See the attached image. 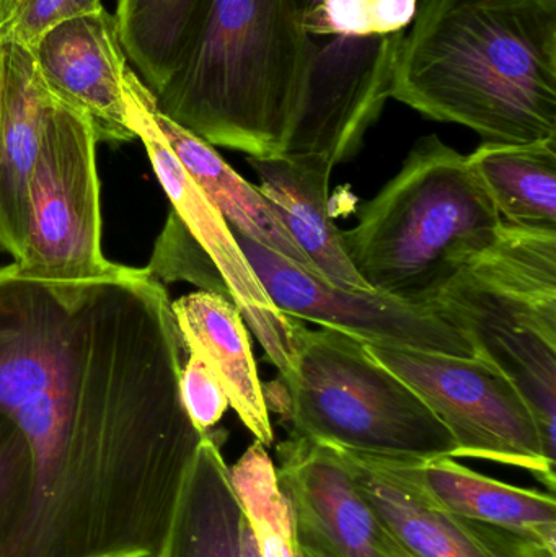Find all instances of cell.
Here are the masks:
<instances>
[{
  "label": "cell",
  "instance_id": "1",
  "mask_svg": "<svg viewBox=\"0 0 556 557\" xmlns=\"http://www.w3.org/2000/svg\"><path fill=\"white\" fill-rule=\"evenodd\" d=\"M172 300L146 268L51 285L0 267V412L32 500L0 557H157L205 435L180 393Z\"/></svg>",
  "mask_w": 556,
  "mask_h": 557
},
{
  "label": "cell",
  "instance_id": "2",
  "mask_svg": "<svg viewBox=\"0 0 556 557\" xmlns=\"http://www.w3.org/2000/svg\"><path fill=\"white\" fill-rule=\"evenodd\" d=\"M391 97L485 143L556 139V0H421Z\"/></svg>",
  "mask_w": 556,
  "mask_h": 557
},
{
  "label": "cell",
  "instance_id": "3",
  "mask_svg": "<svg viewBox=\"0 0 556 557\" xmlns=\"http://www.w3.org/2000/svg\"><path fill=\"white\" fill-rule=\"evenodd\" d=\"M312 39L293 0H206L156 97L212 147L281 156L299 116Z\"/></svg>",
  "mask_w": 556,
  "mask_h": 557
},
{
  "label": "cell",
  "instance_id": "4",
  "mask_svg": "<svg viewBox=\"0 0 556 557\" xmlns=\"http://www.w3.org/2000/svg\"><path fill=\"white\" fill-rule=\"evenodd\" d=\"M502 228L467 156L428 136L342 237L372 290L430 307L462 267L495 244Z\"/></svg>",
  "mask_w": 556,
  "mask_h": 557
},
{
  "label": "cell",
  "instance_id": "5",
  "mask_svg": "<svg viewBox=\"0 0 556 557\" xmlns=\"http://www.w3.org/2000/svg\"><path fill=\"white\" fill-rule=\"evenodd\" d=\"M430 307L519 389L556 458V232L503 224Z\"/></svg>",
  "mask_w": 556,
  "mask_h": 557
},
{
  "label": "cell",
  "instance_id": "6",
  "mask_svg": "<svg viewBox=\"0 0 556 557\" xmlns=\"http://www.w3.org/2000/svg\"><path fill=\"white\" fill-rule=\"evenodd\" d=\"M284 421L291 434L366 457L430 461L453 457L456 442L427 403L365 344L336 331H294Z\"/></svg>",
  "mask_w": 556,
  "mask_h": 557
},
{
  "label": "cell",
  "instance_id": "7",
  "mask_svg": "<svg viewBox=\"0 0 556 557\" xmlns=\"http://www.w3.org/2000/svg\"><path fill=\"white\" fill-rule=\"evenodd\" d=\"M97 144L90 120L51 94L29 176L25 248L10 263L18 276L77 285L120 267L101 248Z\"/></svg>",
  "mask_w": 556,
  "mask_h": 557
},
{
  "label": "cell",
  "instance_id": "8",
  "mask_svg": "<svg viewBox=\"0 0 556 557\" xmlns=\"http://www.w3.org/2000/svg\"><path fill=\"white\" fill-rule=\"evenodd\" d=\"M400 376L446 425L454 458H475L528 471L555 494L556 458L519 389L479 357L366 346Z\"/></svg>",
  "mask_w": 556,
  "mask_h": 557
},
{
  "label": "cell",
  "instance_id": "9",
  "mask_svg": "<svg viewBox=\"0 0 556 557\" xmlns=\"http://www.w3.org/2000/svg\"><path fill=\"white\" fill-rule=\"evenodd\" d=\"M231 231L268 297L287 318L319 324L366 346L475 357L466 337L433 307L336 287L235 228Z\"/></svg>",
  "mask_w": 556,
  "mask_h": 557
},
{
  "label": "cell",
  "instance_id": "10",
  "mask_svg": "<svg viewBox=\"0 0 556 557\" xmlns=\"http://www.w3.org/2000/svg\"><path fill=\"white\" fill-rule=\"evenodd\" d=\"M124 101L131 127L146 147L172 211L214 263L227 287L228 300L240 311L281 379H286L293 369L294 331L299 321L281 313L268 297L227 222L183 169L157 127L152 91L131 67L124 74Z\"/></svg>",
  "mask_w": 556,
  "mask_h": 557
},
{
  "label": "cell",
  "instance_id": "11",
  "mask_svg": "<svg viewBox=\"0 0 556 557\" xmlns=\"http://www.w3.org/2000/svg\"><path fill=\"white\" fill-rule=\"evenodd\" d=\"M338 451L369 506L410 557H556L529 536L456 516L434 503L415 476V461Z\"/></svg>",
  "mask_w": 556,
  "mask_h": 557
},
{
  "label": "cell",
  "instance_id": "12",
  "mask_svg": "<svg viewBox=\"0 0 556 557\" xmlns=\"http://www.w3.org/2000/svg\"><path fill=\"white\" fill-rule=\"evenodd\" d=\"M276 473L296 530L335 557H410L385 529L336 448L291 434Z\"/></svg>",
  "mask_w": 556,
  "mask_h": 557
},
{
  "label": "cell",
  "instance_id": "13",
  "mask_svg": "<svg viewBox=\"0 0 556 557\" xmlns=\"http://www.w3.org/2000/svg\"><path fill=\"white\" fill-rule=\"evenodd\" d=\"M46 87L90 120L98 143L137 139L127 120V55L114 15L101 9L49 29L32 48Z\"/></svg>",
  "mask_w": 556,
  "mask_h": 557
},
{
  "label": "cell",
  "instance_id": "14",
  "mask_svg": "<svg viewBox=\"0 0 556 557\" xmlns=\"http://www.w3.org/2000/svg\"><path fill=\"white\" fill-rule=\"evenodd\" d=\"M248 163L260 176L261 195L317 273L346 290L374 292L349 261L330 209L332 160L320 153H281L248 157Z\"/></svg>",
  "mask_w": 556,
  "mask_h": 557
},
{
  "label": "cell",
  "instance_id": "15",
  "mask_svg": "<svg viewBox=\"0 0 556 557\" xmlns=\"http://www.w3.org/2000/svg\"><path fill=\"white\" fill-rule=\"evenodd\" d=\"M172 310L185 352L206 363L242 424L255 441L271 447L270 409L240 311L224 295L205 290L173 300Z\"/></svg>",
  "mask_w": 556,
  "mask_h": 557
},
{
  "label": "cell",
  "instance_id": "16",
  "mask_svg": "<svg viewBox=\"0 0 556 557\" xmlns=\"http://www.w3.org/2000/svg\"><path fill=\"white\" fill-rule=\"evenodd\" d=\"M0 94V250L18 261L25 248L28 185L51 91L32 49L2 41Z\"/></svg>",
  "mask_w": 556,
  "mask_h": 557
},
{
  "label": "cell",
  "instance_id": "17",
  "mask_svg": "<svg viewBox=\"0 0 556 557\" xmlns=\"http://www.w3.org/2000/svg\"><path fill=\"white\" fill-rule=\"evenodd\" d=\"M413 471L424 493L449 512L529 536L556 552L555 494L503 483L453 457L415 461Z\"/></svg>",
  "mask_w": 556,
  "mask_h": 557
},
{
  "label": "cell",
  "instance_id": "18",
  "mask_svg": "<svg viewBox=\"0 0 556 557\" xmlns=\"http://www.w3.org/2000/svg\"><path fill=\"white\" fill-rule=\"evenodd\" d=\"M221 445L212 431L199 444L157 557H240L245 516Z\"/></svg>",
  "mask_w": 556,
  "mask_h": 557
},
{
  "label": "cell",
  "instance_id": "19",
  "mask_svg": "<svg viewBox=\"0 0 556 557\" xmlns=\"http://www.w3.org/2000/svg\"><path fill=\"white\" fill-rule=\"evenodd\" d=\"M152 116L183 169L221 212L228 227L320 276L257 186L242 178L214 147L166 117L157 107L156 97Z\"/></svg>",
  "mask_w": 556,
  "mask_h": 557
},
{
  "label": "cell",
  "instance_id": "20",
  "mask_svg": "<svg viewBox=\"0 0 556 557\" xmlns=\"http://www.w3.org/2000/svg\"><path fill=\"white\" fill-rule=\"evenodd\" d=\"M467 163L503 224L556 232V139L483 143Z\"/></svg>",
  "mask_w": 556,
  "mask_h": 557
},
{
  "label": "cell",
  "instance_id": "21",
  "mask_svg": "<svg viewBox=\"0 0 556 557\" xmlns=\"http://www.w3.org/2000/svg\"><path fill=\"white\" fill-rule=\"evenodd\" d=\"M206 0H116L118 35L136 74L162 90Z\"/></svg>",
  "mask_w": 556,
  "mask_h": 557
},
{
  "label": "cell",
  "instance_id": "22",
  "mask_svg": "<svg viewBox=\"0 0 556 557\" xmlns=\"http://www.w3.org/2000/svg\"><path fill=\"white\" fill-rule=\"evenodd\" d=\"M231 481L260 556L300 557L293 507L268 448L255 441L231 467Z\"/></svg>",
  "mask_w": 556,
  "mask_h": 557
},
{
  "label": "cell",
  "instance_id": "23",
  "mask_svg": "<svg viewBox=\"0 0 556 557\" xmlns=\"http://www.w3.org/2000/svg\"><path fill=\"white\" fill-rule=\"evenodd\" d=\"M32 484L28 442L15 422L0 412V555L25 522Z\"/></svg>",
  "mask_w": 556,
  "mask_h": 557
},
{
  "label": "cell",
  "instance_id": "24",
  "mask_svg": "<svg viewBox=\"0 0 556 557\" xmlns=\"http://www.w3.org/2000/svg\"><path fill=\"white\" fill-rule=\"evenodd\" d=\"M150 276L162 282L186 281L201 290L215 292L228 298L227 287L214 263L186 231L175 212L170 211L165 228L157 238L149 267Z\"/></svg>",
  "mask_w": 556,
  "mask_h": 557
},
{
  "label": "cell",
  "instance_id": "25",
  "mask_svg": "<svg viewBox=\"0 0 556 557\" xmlns=\"http://www.w3.org/2000/svg\"><path fill=\"white\" fill-rule=\"evenodd\" d=\"M101 9V0H0V39L32 49L59 23Z\"/></svg>",
  "mask_w": 556,
  "mask_h": 557
},
{
  "label": "cell",
  "instance_id": "26",
  "mask_svg": "<svg viewBox=\"0 0 556 557\" xmlns=\"http://www.w3.org/2000/svg\"><path fill=\"white\" fill-rule=\"evenodd\" d=\"M183 406L199 432L212 431L228 409V399L206 363L188 354L180 372Z\"/></svg>",
  "mask_w": 556,
  "mask_h": 557
},
{
  "label": "cell",
  "instance_id": "27",
  "mask_svg": "<svg viewBox=\"0 0 556 557\" xmlns=\"http://www.w3.org/2000/svg\"><path fill=\"white\" fill-rule=\"evenodd\" d=\"M297 543H299L300 557H335L332 553L326 552L319 542L297 532Z\"/></svg>",
  "mask_w": 556,
  "mask_h": 557
},
{
  "label": "cell",
  "instance_id": "28",
  "mask_svg": "<svg viewBox=\"0 0 556 557\" xmlns=\"http://www.w3.org/2000/svg\"><path fill=\"white\" fill-rule=\"evenodd\" d=\"M240 557H261L247 519H245L244 530H242Z\"/></svg>",
  "mask_w": 556,
  "mask_h": 557
},
{
  "label": "cell",
  "instance_id": "29",
  "mask_svg": "<svg viewBox=\"0 0 556 557\" xmlns=\"http://www.w3.org/2000/svg\"><path fill=\"white\" fill-rule=\"evenodd\" d=\"M293 2L294 5H296L300 20H302L304 16L309 15V13L319 5L320 0H293Z\"/></svg>",
  "mask_w": 556,
  "mask_h": 557
},
{
  "label": "cell",
  "instance_id": "30",
  "mask_svg": "<svg viewBox=\"0 0 556 557\" xmlns=\"http://www.w3.org/2000/svg\"><path fill=\"white\" fill-rule=\"evenodd\" d=\"M2 67H3L2 39H0V94H2Z\"/></svg>",
  "mask_w": 556,
  "mask_h": 557
}]
</instances>
